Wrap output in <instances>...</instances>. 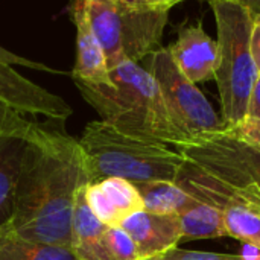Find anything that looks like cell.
I'll list each match as a JSON object with an SVG mask.
<instances>
[{
  "label": "cell",
  "mask_w": 260,
  "mask_h": 260,
  "mask_svg": "<svg viewBox=\"0 0 260 260\" xmlns=\"http://www.w3.org/2000/svg\"><path fill=\"white\" fill-rule=\"evenodd\" d=\"M87 184L88 169L79 142L32 122L9 227L27 241L70 248L75 197Z\"/></svg>",
  "instance_id": "6da1fadb"
},
{
  "label": "cell",
  "mask_w": 260,
  "mask_h": 260,
  "mask_svg": "<svg viewBox=\"0 0 260 260\" xmlns=\"http://www.w3.org/2000/svg\"><path fill=\"white\" fill-rule=\"evenodd\" d=\"M113 85L75 81L82 98L101 120L117 129L181 151L193 143L174 120L152 75L140 64L123 62L110 70Z\"/></svg>",
  "instance_id": "7a4b0ae2"
},
{
  "label": "cell",
  "mask_w": 260,
  "mask_h": 260,
  "mask_svg": "<svg viewBox=\"0 0 260 260\" xmlns=\"http://www.w3.org/2000/svg\"><path fill=\"white\" fill-rule=\"evenodd\" d=\"M87 161L90 183L122 178L133 184L175 183L184 158L180 151L126 134L104 122H90L78 140Z\"/></svg>",
  "instance_id": "3957f363"
},
{
  "label": "cell",
  "mask_w": 260,
  "mask_h": 260,
  "mask_svg": "<svg viewBox=\"0 0 260 260\" xmlns=\"http://www.w3.org/2000/svg\"><path fill=\"white\" fill-rule=\"evenodd\" d=\"M180 0H85L108 69L149 58L160 49L169 14Z\"/></svg>",
  "instance_id": "277c9868"
},
{
  "label": "cell",
  "mask_w": 260,
  "mask_h": 260,
  "mask_svg": "<svg viewBox=\"0 0 260 260\" xmlns=\"http://www.w3.org/2000/svg\"><path fill=\"white\" fill-rule=\"evenodd\" d=\"M218 27V64L215 79L219 90L222 123L236 125L247 116V105L257 79V69L250 52L254 11L241 0H212Z\"/></svg>",
  "instance_id": "5b68a950"
},
{
  "label": "cell",
  "mask_w": 260,
  "mask_h": 260,
  "mask_svg": "<svg viewBox=\"0 0 260 260\" xmlns=\"http://www.w3.org/2000/svg\"><path fill=\"white\" fill-rule=\"evenodd\" d=\"M180 152L184 165L178 175L230 192L260 195V152L224 131L197 139Z\"/></svg>",
  "instance_id": "8992f818"
},
{
  "label": "cell",
  "mask_w": 260,
  "mask_h": 260,
  "mask_svg": "<svg viewBox=\"0 0 260 260\" xmlns=\"http://www.w3.org/2000/svg\"><path fill=\"white\" fill-rule=\"evenodd\" d=\"M146 70L157 81L174 120L193 142L224 131L225 126L221 117L197 84L178 70L168 47H160L149 56Z\"/></svg>",
  "instance_id": "52a82bcc"
},
{
  "label": "cell",
  "mask_w": 260,
  "mask_h": 260,
  "mask_svg": "<svg viewBox=\"0 0 260 260\" xmlns=\"http://www.w3.org/2000/svg\"><path fill=\"white\" fill-rule=\"evenodd\" d=\"M0 102L21 116H43L53 122H64L72 114V107L58 94L17 73L11 66L0 62Z\"/></svg>",
  "instance_id": "ba28073f"
},
{
  "label": "cell",
  "mask_w": 260,
  "mask_h": 260,
  "mask_svg": "<svg viewBox=\"0 0 260 260\" xmlns=\"http://www.w3.org/2000/svg\"><path fill=\"white\" fill-rule=\"evenodd\" d=\"M87 203L107 227H120L131 215L145 210L137 187L122 178H104L85 186Z\"/></svg>",
  "instance_id": "9c48e42d"
},
{
  "label": "cell",
  "mask_w": 260,
  "mask_h": 260,
  "mask_svg": "<svg viewBox=\"0 0 260 260\" xmlns=\"http://www.w3.org/2000/svg\"><path fill=\"white\" fill-rule=\"evenodd\" d=\"M168 49L178 70L190 82L198 84L215 78L218 46L201 24L183 27L177 41Z\"/></svg>",
  "instance_id": "30bf717a"
},
{
  "label": "cell",
  "mask_w": 260,
  "mask_h": 260,
  "mask_svg": "<svg viewBox=\"0 0 260 260\" xmlns=\"http://www.w3.org/2000/svg\"><path fill=\"white\" fill-rule=\"evenodd\" d=\"M120 227L136 244L140 260L163 256L181 242L178 215H155L142 210L125 219Z\"/></svg>",
  "instance_id": "8fae6325"
},
{
  "label": "cell",
  "mask_w": 260,
  "mask_h": 260,
  "mask_svg": "<svg viewBox=\"0 0 260 260\" xmlns=\"http://www.w3.org/2000/svg\"><path fill=\"white\" fill-rule=\"evenodd\" d=\"M70 11L76 26V64L72 72L73 81L90 85H113L105 53L87 15L85 0L75 2Z\"/></svg>",
  "instance_id": "7c38bea8"
},
{
  "label": "cell",
  "mask_w": 260,
  "mask_h": 260,
  "mask_svg": "<svg viewBox=\"0 0 260 260\" xmlns=\"http://www.w3.org/2000/svg\"><path fill=\"white\" fill-rule=\"evenodd\" d=\"M29 128L0 133V229L9 225L14 216L17 186Z\"/></svg>",
  "instance_id": "4fadbf2b"
},
{
  "label": "cell",
  "mask_w": 260,
  "mask_h": 260,
  "mask_svg": "<svg viewBox=\"0 0 260 260\" xmlns=\"http://www.w3.org/2000/svg\"><path fill=\"white\" fill-rule=\"evenodd\" d=\"M107 225L102 224L91 212L87 197L85 186L81 187L75 197L72 221H70V236H72V251L76 259L82 260L102 239L107 232Z\"/></svg>",
  "instance_id": "5bb4252c"
},
{
  "label": "cell",
  "mask_w": 260,
  "mask_h": 260,
  "mask_svg": "<svg viewBox=\"0 0 260 260\" xmlns=\"http://www.w3.org/2000/svg\"><path fill=\"white\" fill-rule=\"evenodd\" d=\"M142 197L143 209L155 215H181L200 201L175 183L152 181L134 184Z\"/></svg>",
  "instance_id": "9a60e30c"
},
{
  "label": "cell",
  "mask_w": 260,
  "mask_h": 260,
  "mask_svg": "<svg viewBox=\"0 0 260 260\" xmlns=\"http://www.w3.org/2000/svg\"><path fill=\"white\" fill-rule=\"evenodd\" d=\"M222 210L227 236H232L247 245L260 248V215L245 204L225 197H215L203 201Z\"/></svg>",
  "instance_id": "2e32d148"
},
{
  "label": "cell",
  "mask_w": 260,
  "mask_h": 260,
  "mask_svg": "<svg viewBox=\"0 0 260 260\" xmlns=\"http://www.w3.org/2000/svg\"><path fill=\"white\" fill-rule=\"evenodd\" d=\"M0 260H78L70 248L43 245L17 235L9 225L0 229Z\"/></svg>",
  "instance_id": "e0dca14e"
},
{
  "label": "cell",
  "mask_w": 260,
  "mask_h": 260,
  "mask_svg": "<svg viewBox=\"0 0 260 260\" xmlns=\"http://www.w3.org/2000/svg\"><path fill=\"white\" fill-rule=\"evenodd\" d=\"M178 218L181 224V241L227 236L224 213L215 206L200 201L195 207L178 215Z\"/></svg>",
  "instance_id": "ac0fdd59"
},
{
  "label": "cell",
  "mask_w": 260,
  "mask_h": 260,
  "mask_svg": "<svg viewBox=\"0 0 260 260\" xmlns=\"http://www.w3.org/2000/svg\"><path fill=\"white\" fill-rule=\"evenodd\" d=\"M82 260H140L129 235L122 227H108L98 245Z\"/></svg>",
  "instance_id": "d6986e66"
},
{
  "label": "cell",
  "mask_w": 260,
  "mask_h": 260,
  "mask_svg": "<svg viewBox=\"0 0 260 260\" xmlns=\"http://www.w3.org/2000/svg\"><path fill=\"white\" fill-rule=\"evenodd\" d=\"M224 133L242 145L260 152V119L244 117L236 125L224 128Z\"/></svg>",
  "instance_id": "ffe728a7"
},
{
  "label": "cell",
  "mask_w": 260,
  "mask_h": 260,
  "mask_svg": "<svg viewBox=\"0 0 260 260\" xmlns=\"http://www.w3.org/2000/svg\"><path fill=\"white\" fill-rule=\"evenodd\" d=\"M163 260H242L239 254H221V253H209V251H190L174 248L163 254Z\"/></svg>",
  "instance_id": "44dd1931"
},
{
  "label": "cell",
  "mask_w": 260,
  "mask_h": 260,
  "mask_svg": "<svg viewBox=\"0 0 260 260\" xmlns=\"http://www.w3.org/2000/svg\"><path fill=\"white\" fill-rule=\"evenodd\" d=\"M32 122L21 116L20 113L14 111L3 102H0V133L6 131H21L29 128Z\"/></svg>",
  "instance_id": "7402d4cb"
},
{
  "label": "cell",
  "mask_w": 260,
  "mask_h": 260,
  "mask_svg": "<svg viewBox=\"0 0 260 260\" xmlns=\"http://www.w3.org/2000/svg\"><path fill=\"white\" fill-rule=\"evenodd\" d=\"M0 62L2 64H6V66H11L12 64H17V66H21V67H29V69H34V70H43V72H49V73H56V75H64V72H59V70H55L46 64H41V62H35V61H30L27 58H23L14 52H9L8 49L2 47L0 46Z\"/></svg>",
  "instance_id": "603a6c76"
},
{
  "label": "cell",
  "mask_w": 260,
  "mask_h": 260,
  "mask_svg": "<svg viewBox=\"0 0 260 260\" xmlns=\"http://www.w3.org/2000/svg\"><path fill=\"white\" fill-rule=\"evenodd\" d=\"M250 52H251L253 61L256 64V69L260 73V12L254 14L251 37H250Z\"/></svg>",
  "instance_id": "cb8c5ba5"
},
{
  "label": "cell",
  "mask_w": 260,
  "mask_h": 260,
  "mask_svg": "<svg viewBox=\"0 0 260 260\" xmlns=\"http://www.w3.org/2000/svg\"><path fill=\"white\" fill-rule=\"evenodd\" d=\"M245 117H253L260 119V73L257 75V79L254 82V87L251 90L248 105H247V116Z\"/></svg>",
  "instance_id": "d4e9b609"
},
{
  "label": "cell",
  "mask_w": 260,
  "mask_h": 260,
  "mask_svg": "<svg viewBox=\"0 0 260 260\" xmlns=\"http://www.w3.org/2000/svg\"><path fill=\"white\" fill-rule=\"evenodd\" d=\"M235 198L239 200V203L245 204L248 209H253L260 215V197L257 195H235Z\"/></svg>",
  "instance_id": "484cf974"
},
{
  "label": "cell",
  "mask_w": 260,
  "mask_h": 260,
  "mask_svg": "<svg viewBox=\"0 0 260 260\" xmlns=\"http://www.w3.org/2000/svg\"><path fill=\"white\" fill-rule=\"evenodd\" d=\"M239 256L242 260H260V248L244 244Z\"/></svg>",
  "instance_id": "4316f807"
},
{
  "label": "cell",
  "mask_w": 260,
  "mask_h": 260,
  "mask_svg": "<svg viewBox=\"0 0 260 260\" xmlns=\"http://www.w3.org/2000/svg\"><path fill=\"white\" fill-rule=\"evenodd\" d=\"M142 260H163V256H157V257H151V259H142Z\"/></svg>",
  "instance_id": "83f0119b"
}]
</instances>
